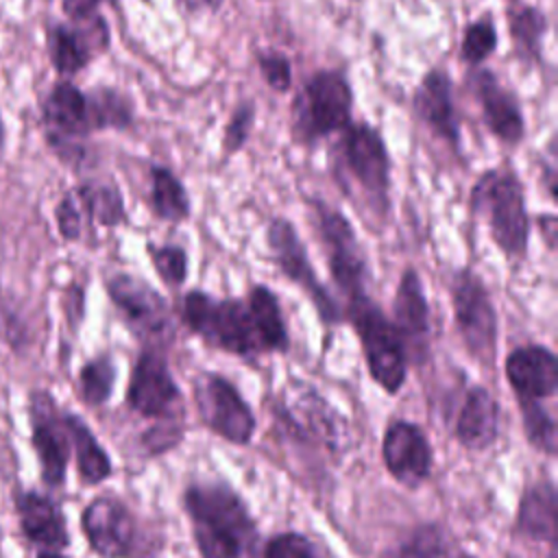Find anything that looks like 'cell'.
<instances>
[{"label": "cell", "mask_w": 558, "mask_h": 558, "mask_svg": "<svg viewBox=\"0 0 558 558\" xmlns=\"http://www.w3.org/2000/svg\"><path fill=\"white\" fill-rule=\"evenodd\" d=\"M349 318L360 338L373 381L388 395H397L405 384L408 355L392 323L368 294L349 301Z\"/></svg>", "instance_id": "5b68a950"}, {"label": "cell", "mask_w": 558, "mask_h": 558, "mask_svg": "<svg viewBox=\"0 0 558 558\" xmlns=\"http://www.w3.org/2000/svg\"><path fill=\"white\" fill-rule=\"evenodd\" d=\"M353 122V87L342 70L312 72L299 87L290 107V129L296 144L316 146L342 133Z\"/></svg>", "instance_id": "277c9868"}, {"label": "cell", "mask_w": 558, "mask_h": 558, "mask_svg": "<svg viewBox=\"0 0 558 558\" xmlns=\"http://www.w3.org/2000/svg\"><path fill=\"white\" fill-rule=\"evenodd\" d=\"M61 11L68 17V22L85 24L100 15V2L102 0H59Z\"/></svg>", "instance_id": "74e56055"}, {"label": "cell", "mask_w": 558, "mask_h": 558, "mask_svg": "<svg viewBox=\"0 0 558 558\" xmlns=\"http://www.w3.org/2000/svg\"><path fill=\"white\" fill-rule=\"evenodd\" d=\"M392 327L412 360L427 355L429 344V307L423 281L416 270L408 268L397 286L392 299Z\"/></svg>", "instance_id": "d6986e66"}, {"label": "cell", "mask_w": 558, "mask_h": 558, "mask_svg": "<svg viewBox=\"0 0 558 558\" xmlns=\"http://www.w3.org/2000/svg\"><path fill=\"white\" fill-rule=\"evenodd\" d=\"M4 144H7V126H4V120L0 113V153L4 150Z\"/></svg>", "instance_id": "ab89813d"}, {"label": "cell", "mask_w": 558, "mask_h": 558, "mask_svg": "<svg viewBox=\"0 0 558 558\" xmlns=\"http://www.w3.org/2000/svg\"><path fill=\"white\" fill-rule=\"evenodd\" d=\"M312 205L316 211V225L333 283L349 301L364 296L368 262L353 225L340 209L323 201H314Z\"/></svg>", "instance_id": "52a82bcc"}, {"label": "cell", "mask_w": 558, "mask_h": 558, "mask_svg": "<svg viewBox=\"0 0 558 558\" xmlns=\"http://www.w3.org/2000/svg\"><path fill=\"white\" fill-rule=\"evenodd\" d=\"M469 85L490 135L506 146H519L525 137V116L514 92L501 85L490 68H475Z\"/></svg>", "instance_id": "9a60e30c"}, {"label": "cell", "mask_w": 558, "mask_h": 558, "mask_svg": "<svg viewBox=\"0 0 558 558\" xmlns=\"http://www.w3.org/2000/svg\"><path fill=\"white\" fill-rule=\"evenodd\" d=\"M255 116H257V109H255L253 100H242L231 111V116L225 124L222 144H220L227 159L233 157L235 153H240L246 146V142L253 133V126H255Z\"/></svg>", "instance_id": "d6a6232c"}, {"label": "cell", "mask_w": 558, "mask_h": 558, "mask_svg": "<svg viewBox=\"0 0 558 558\" xmlns=\"http://www.w3.org/2000/svg\"><path fill=\"white\" fill-rule=\"evenodd\" d=\"M412 109L423 126L456 153L460 150V116L453 100V81L445 68H429L412 94Z\"/></svg>", "instance_id": "2e32d148"}, {"label": "cell", "mask_w": 558, "mask_h": 558, "mask_svg": "<svg viewBox=\"0 0 558 558\" xmlns=\"http://www.w3.org/2000/svg\"><path fill=\"white\" fill-rule=\"evenodd\" d=\"M63 425L70 436V445H74L76 469L85 484H100L111 475V460L107 451L98 445L92 429L76 414H63Z\"/></svg>", "instance_id": "484cf974"}, {"label": "cell", "mask_w": 558, "mask_h": 558, "mask_svg": "<svg viewBox=\"0 0 558 558\" xmlns=\"http://www.w3.org/2000/svg\"><path fill=\"white\" fill-rule=\"evenodd\" d=\"M464 558H469V556H464Z\"/></svg>", "instance_id": "b9f144b4"}, {"label": "cell", "mask_w": 558, "mask_h": 558, "mask_svg": "<svg viewBox=\"0 0 558 558\" xmlns=\"http://www.w3.org/2000/svg\"><path fill=\"white\" fill-rule=\"evenodd\" d=\"M187 13H216L222 7V0H177Z\"/></svg>", "instance_id": "f35d334b"}, {"label": "cell", "mask_w": 558, "mask_h": 558, "mask_svg": "<svg viewBox=\"0 0 558 558\" xmlns=\"http://www.w3.org/2000/svg\"><path fill=\"white\" fill-rule=\"evenodd\" d=\"M126 403L146 418H174L181 412V390L168 362L157 351L146 349L140 353L131 373Z\"/></svg>", "instance_id": "4fadbf2b"}, {"label": "cell", "mask_w": 558, "mask_h": 558, "mask_svg": "<svg viewBox=\"0 0 558 558\" xmlns=\"http://www.w3.org/2000/svg\"><path fill=\"white\" fill-rule=\"evenodd\" d=\"M107 48L109 26L102 15L85 24L50 22L46 26V50L59 78H74Z\"/></svg>", "instance_id": "7c38bea8"}, {"label": "cell", "mask_w": 558, "mask_h": 558, "mask_svg": "<svg viewBox=\"0 0 558 558\" xmlns=\"http://www.w3.org/2000/svg\"><path fill=\"white\" fill-rule=\"evenodd\" d=\"M33 447L41 464V477L48 486H59L65 480L70 460V436L63 425V414H57L54 401L46 390L31 395Z\"/></svg>", "instance_id": "e0dca14e"}, {"label": "cell", "mask_w": 558, "mask_h": 558, "mask_svg": "<svg viewBox=\"0 0 558 558\" xmlns=\"http://www.w3.org/2000/svg\"><path fill=\"white\" fill-rule=\"evenodd\" d=\"M116 384V366L109 355H100L87 362L78 373L81 399L89 405H102L109 401Z\"/></svg>", "instance_id": "4dcf8cb0"}, {"label": "cell", "mask_w": 558, "mask_h": 558, "mask_svg": "<svg viewBox=\"0 0 558 558\" xmlns=\"http://www.w3.org/2000/svg\"><path fill=\"white\" fill-rule=\"evenodd\" d=\"M264 558H325L320 549L299 532L272 536L264 547Z\"/></svg>", "instance_id": "d590c367"}, {"label": "cell", "mask_w": 558, "mask_h": 558, "mask_svg": "<svg viewBox=\"0 0 558 558\" xmlns=\"http://www.w3.org/2000/svg\"><path fill=\"white\" fill-rule=\"evenodd\" d=\"M37 558H65V556L59 551H39Z\"/></svg>", "instance_id": "60d3db41"}, {"label": "cell", "mask_w": 558, "mask_h": 558, "mask_svg": "<svg viewBox=\"0 0 558 558\" xmlns=\"http://www.w3.org/2000/svg\"><path fill=\"white\" fill-rule=\"evenodd\" d=\"M20 527L24 536L44 549H63L70 543L68 525L61 508L46 495L35 490L22 493L15 501Z\"/></svg>", "instance_id": "7402d4cb"}, {"label": "cell", "mask_w": 558, "mask_h": 558, "mask_svg": "<svg viewBox=\"0 0 558 558\" xmlns=\"http://www.w3.org/2000/svg\"><path fill=\"white\" fill-rule=\"evenodd\" d=\"M150 205L159 220L183 222L192 214L183 181L166 166H150Z\"/></svg>", "instance_id": "83f0119b"}, {"label": "cell", "mask_w": 558, "mask_h": 558, "mask_svg": "<svg viewBox=\"0 0 558 558\" xmlns=\"http://www.w3.org/2000/svg\"><path fill=\"white\" fill-rule=\"evenodd\" d=\"M83 534L102 558H126L137 538V525L131 510L116 497H96L81 514Z\"/></svg>", "instance_id": "5bb4252c"}, {"label": "cell", "mask_w": 558, "mask_h": 558, "mask_svg": "<svg viewBox=\"0 0 558 558\" xmlns=\"http://www.w3.org/2000/svg\"><path fill=\"white\" fill-rule=\"evenodd\" d=\"M150 262L161 277L163 283L179 288L187 279V253L177 244H163V246H148Z\"/></svg>", "instance_id": "836d02e7"}, {"label": "cell", "mask_w": 558, "mask_h": 558, "mask_svg": "<svg viewBox=\"0 0 558 558\" xmlns=\"http://www.w3.org/2000/svg\"><path fill=\"white\" fill-rule=\"evenodd\" d=\"M451 303L466 351L490 366L497 353V312L484 281L469 268L460 270L451 281Z\"/></svg>", "instance_id": "ba28073f"}, {"label": "cell", "mask_w": 558, "mask_h": 558, "mask_svg": "<svg viewBox=\"0 0 558 558\" xmlns=\"http://www.w3.org/2000/svg\"><path fill=\"white\" fill-rule=\"evenodd\" d=\"M41 122L46 137L85 140L92 135L87 92L72 78H57L41 100Z\"/></svg>", "instance_id": "44dd1931"}, {"label": "cell", "mask_w": 558, "mask_h": 558, "mask_svg": "<svg viewBox=\"0 0 558 558\" xmlns=\"http://www.w3.org/2000/svg\"><path fill=\"white\" fill-rule=\"evenodd\" d=\"M506 379L519 401H541L556 395L558 364L554 351L543 344H525L506 357Z\"/></svg>", "instance_id": "ffe728a7"}, {"label": "cell", "mask_w": 558, "mask_h": 558, "mask_svg": "<svg viewBox=\"0 0 558 558\" xmlns=\"http://www.w3.org/2000/svg\"><path fill=\"white\" fill-rule=\"evenodd\" d=\"M475 216H484L495 246L506 257H525L530 242V216L525 187L510 166L490 168L480 174L469 194Z\"/></svg>", "instance_id": "3957f363"}, {"label": "cell", "mask_w": 558, "mask_h": 558, "mask_svg": "<svg viewBox=\"0 0 558 558\" xmlns=\"http://www.w3.org/2000/svg\"><path fill=\"white\" fill-rule=\"evenodd\" d=\"M181 316L203 342L238 357L283 353L290 344L279 299L268 286H255L246 299H216L192 290L183 296Z\"/></svg>", "instance_id": "6da1fadb"}, {"label": "cell", "mask_w": 558, "mask_h": 558, "mask_svg": "<svg viewBox=\"0 0 558 558\" xmlns=\"http://www.w3.org/2000/svg\"><path fill=\"white\" fill-rule=\"evenodd\" d=\"M499 434V403L484 386H473L456 421V438L473 451L488 449Z\"/></svg>", "instance_id": "603a6c76"}, {"label": "cell", "mask_w": 558, "mask_h": 558, "mask_svg": "<svg viewBox=\"0 0 558 558\" xmlns=\"http://www.w3.org/2000/svg\"><path fill=\"white\" fill-rule=\"evenodd\" d=\"M54 218H57V227H59V233L63 235V240L74 242V240L81 238L83 211H81L72 192L61 196V201L54 207Z\"/></svg>", "instance_id": "8d00e7d4"}, {"label": "cell", "mask_w": 558, "mask_h": 558, "mask_svg": "<svg viewBox=\"0 0 558 558\" xmlns=\"http://www.w3.org/2000/svg\"><path fill=\"white\" fill-rule=\"evenodd\" d=\"M194 401L203 423L233 445H248L255 434V414L238 388L218 373H203L194 381Z\"/></svg>", "instance_id": "30bf717a"}, {"label": "cell", "mask_w": 558, "mask_h": 558, "mask_svg": "<svg viewBox=\"0 0 558 558\" xmlns=\"http://www.w3.org/2000/svg\"><path fill=\"white\" fill-rule=\"evenodd\" d=\"M255 63L259 70V76L275 94H288L292 89V61L279 52V50H257Z\"/></svg>", "instance_id": "e575fe53"}, {"label": "cell", "mask_w": 558, "mask_h": 558, "mask_svg": "<svg viewBox=\"0 0 558 558\" xmlns=\"http://www.w3.org/2000/svg\"><path fill=\"white\" fill-rule=\"evenodd\" d=\"M519 408L527 440L547 456H554L558 442L554 416L538 401H519Z\"/></svg>", "instance_id": "1f68e13d"}, {"label": "cell", "mask_w": 558, "mask_h": 558, "mask_svg": "<svg viewBox=\"0 0 558 558\" xmlns=\"http://www.w3.org/2000/svg\"><path fill=\"white\" fill-rule=\"evenodd\" d=\"M340 159L347 177L362 190L375 214H386L390 192V153L379 133L368 122H351L340 133Z\"/></svg>", "instance_id": "8992f818"}, {"label": "cell", "mask_w": 558, "mask_h": 558, "mask_svg": "<svg viewBox=\"0 0 558 558\" xmlns=\"http://www.w3.org/2000/svg\"><path fill=\"white\" fill-rule=\"evenodd\" d=\"M183 506L201 558H242L255 525L242 497L222 482L190 484Z\"/></svg>", "instance_id": "7a4b0ae2"}, {"label": "cell", "mask_w": 558, "mask_h": 558, "mask_svg": "<svg viewBox=\"0 0 558 558\" xmlns=\"http://www.w3.org/2000/svg\"><path fill=\"white\" fill-rule=\"evenodd\" d=\"M266 244L279 270L312 299L318 316L325 323H340L342 310L327 292V288L318 281L314 266L307 257V248L299 238L294 225L283 216H275L266 227Z\"/></svg>", "instance_id": "9c48e42d"}, {"label": "cell", "mask_w": 558, "mask_h": 558, "mask_svg": "<svg viewBox=\"0 0 558 558\" xmlns=\"http://www.w3.org/2000/svg\"><path fill=\"white\" fill-rule=\"evenodd\" d=\"M107 292L137 338L161 344L170 342L174 333L170 307L144 279L126 272L116 275L107 281Z\"/></svg>", "instance_id": "8fae6325"}, {"label": "cell", "mask_w": 558, "mask_h": 558, "mask_svg": "<svg viewBox=\"0 0 558 558\" xmlns=\"http://www.w3.org/2000/svg\"><path fill=\"white\" fill-rule=\"evenodd\" d=\"M549 31L547 15L534 7L523 2H512L508 7V33L517 57L523 63H543V39Z\"/></svg>", "instance_id": "d4e9b609"}, {"label": "cell", "mask_w": 558, "mask_h": 558, "mask_svg": "<svg viewBox=\"0 0 558 558\" xmlns=\"http://www.w3.org/2000/svg\"><path fill=\"white\" fill-rule=\"evenodd\" d=\"M497 24L490 11H484L480 17L471 20L460 39V61L469 68H480L497 50Z\"/></svg>", "instance_id": "f546056e"}, {"label": "cell", "mask_w": 558, "mask_h": 558, "mask_svg": "<svg viewBox=\"0 0 558 558\" xmlns=\"http://www.w3.org/2000/svg\"><path fill=\"white\" fill-rule=\"evenodd\" d=\"M92 133L98 131H126L135 120L133 100L109 85H98L87 92Z\"/></svg>", "instance_id": "f1b7e54d"}, {"label": "cell", "mask_w": 558, "mask_h": 558, "mask_svg": "<svg viewBox=\"0 0 558 558\" xmlns=\"http://www.w3.org/2000/svg\"><path fill=\"white\" fill-rule=\"evenodd\" d=\"M517 530L532 541H547L556 545V488L551 482L530 486L517 512Z\"/></svg>", "instance_id": "cb8c5ba5"}, {"label": "cell", "mask_w": 558, "mask_h": 558, "mask_svg": "<svg viewBox=\"0 0 558 558\" xmlns=\"http://www.w3.org/2000/svg\"><path fill=\"white\" fill-rule=\"evenodd\" d=\"M81 211L102 227H118L124 222V198L118 185L109 181H83L72 190Z\"/></svg>", "instance_id": "4316f807"}, {"label": "cell", "mask_w": 558, "mask_h": 558, "mask_svg": "<svg viewBox=\"0 0 558 558\" xmlns=\"http://www.w3.org/2000/svg\"><path fill=\"white\" fill-rule=\"evenodd\" d=\"M386 471L403 486H418L432 471V447L425 432L412 421H395L381 440Z\"/></svg>", "instance_id": "ac0fdd59"}]
</instances>
